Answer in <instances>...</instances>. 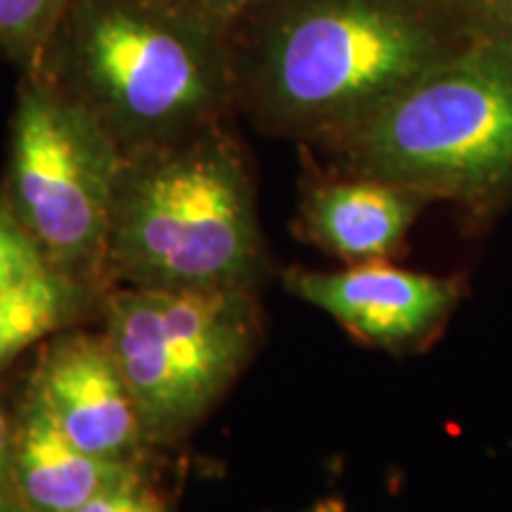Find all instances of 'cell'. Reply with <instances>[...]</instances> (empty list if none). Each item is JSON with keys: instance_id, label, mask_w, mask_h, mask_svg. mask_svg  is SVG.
<instances>
[{"instance_id": "ac0fdd59", "label": "cell", "mask_w": 512, "mask_h": 512, "mask_svg": "<svg viewBox=\"0 0 512 512\" xmlns=\"http://www.w3.org/2000/svg\"><path fill=\"white\" fill-rule=\"evenodd\" d=\"M489 36L494 38V41L505 50V53L512 55V24L494 22V19L489 17Z\"/></svg>"}, {"instance_id": "2e32d148", "label": "cell", "mask_w": 512, "mask_h": 512, "mask_svg": "<svg viewBox=\"0 0 512 512\" xmlns=\"http://www.w3.org/2000/svg\"><path fill=\"white\" fill-rule=\"evenodd\" d=\"M12 465H15V444H12L8 415L0 408V498H3L5 482H8Z\"/></svg>"}, {"instance_id": "3957f363", "label": "cell", "mask_w": 512, "mask_h": 512, "mask_svg": "<svg viewBox=\"0 0 512 512\" xmlns=\"http://www.w3.org/2000/svg\"><path fill=\"white\" fill-rule=\"evenodd\" d=\"M107 259L136 287H242L259 259L254 183L216 121L124 155Z\"/></svg>"}, {"instance_id": "30bf717a", "label": "cell", "mask_w": 512, "mask_h": 512, "mask_svg": "<svg viewBox=\"0 0 512 512\" xmlns=\"http://www.w3.org/2000/svg\"><path fill=\"white\" fill-rule=\"evenodd\" d=\"M15 475L38 512H76L100 491L136 477L128 460L83 451L34 394L15 441Z\"/></svg>"}, {"instance_id": "d6986e66", "label": "cell", "mask_w": 512, "mask_h": 512, "mask_svg": "<svg viewBox=\"0 0 512 512\" xmlns=\"http://www.w3.org/2000/svg\"><path fill=\"white\" fill-rule=\"evenodd\" d=\"M311 512H323V510H311Z\"/></svg>"}, {"instance_id": "9a60e30c", "label": "cell", "mask_w": 512, "mask_h": 512, "mask_svg": "<svg viewBox=\"0 0 512 512\" xmlns=\"http://www.w3.org/2000/svg\"><path fill=\"white\" fill-rule=\"evenodd\" d=\"M166 3L233 34L245 19L266 8L273 0H166Z\"/></svg>"}, {"instance_id": "5bb4252c", "label": "cell", "mask_w": 512, "mask_h": 512, "mask_svg": "<svg viewBox=\"0 0 512 512\" xmlns=\"http://www.w3.org/2000/svg\"><path fill=\"white\" fill-rule=\"evenodd\" d=\"M76 512H164V503L150 489L140 486L138 477L100 491Z\"/></svg>"}, {"instance_id": "6da1fadb", "label": "cell", "mask_w": 512, "mask_h": 512, "mask_svg": "<svg viewBox=\"0 0 512 512\" xmlns=\"http://www.w3.org/2000/svg\"><path fill=\"white\" fill-rule=\"evenodd\" d=\"M240 27L238 83L256 114L332 143L482 43L489 15L477 0H273Z\"/></svg>"}, {"instance_id": "52a82bcc", "label": "cell", "mask_w": 512, "mask_h": 512, "mask_svg": "<svg viewBox=\"0 0 512 512\" xmlns=\"http://www.w3.org/2000/svg\"><path fill=\"white\" fill-rule=\"evenodd\" d=\"M290 290L361 342L384 349L430 339L456 309L460 294L453 280L382 261L354 264L337 273H292Z\"/></svg>"}, {"instance_id": "7c38bea8", "label": "cell", "mask_w": 512, "mask_h": 512, "mask_svg": "<svg viewBox=\"0 0 512 512\" xmlns=\"http://www.w3.org/2000/svg\"><path fill=\"white\" fill-rule=\"evenodd\" d=\"M67 0H0V57L41 76Z\"/></svg>"}, {"instance_id": "277c9868", "label": "cell", "mask_w": 512, "mask_h": 512, "mask_svg": "<svg viewBox=\"0 0 512 512\" xmlns=\"http://www.w3.org/2000/svg\"><path fill=\"white\" fill-rule=\"evenodd\" d=\"M349 171L477 211L512 202V55L491 36L332 140Z\"/></svg>"}, {"instance_id": "5b68a950", "label": "cell", "mask_w": 512, "mask_h": 512, "mask_svg": "<svg viewBox=\"0 0 512 512\" xmlns=\"http://www.w3.org/2000/svg\"><path fill=\"white\" fill-rule=\"evenodd\" d=\"M259 318L245 287H136L107 299V342L145 430L195 422L254 351Z\"/></svg>"}, {"instance_id": "9c48e42d", "label": "cell", "mask_w": 512, "mask_h": 512, "mask_svg": "<svg viewBox=\"0 0 512 512\" xmlns=\"http://www.w3.org/2000/svg\"><path fill=\"white\" fill-rule=\"evenodd\" d=\"M430 197L373 176L318 183L302 207L313 242L351 264L382 261L399 252Z\"/></svg>"}, {"instance_id": "ba28073f", "label": "cell", "mask_w": 512, "mask_h": 512, "mask_svg": "<svg viewBox=\"0 0 512 512\" xmlns=\"http://www.w3.org/2000/svg\"><path fill=\"white\" fill-rule=\"evenodd\" d=\"M31 394L83 451L126 460L138 446L143 418L107 339L76 335L57 342Z\"/></svg>"}, {"instance_id": "7a4b0ae2", "label": "cell", "mask_w": 512, "mask_h": 512, "mask_svg": "<svg viewBox=\"0 0 512 512\" xmlns=\"http://www.w3.org/2000/svg\"><path fill=\"white\" fill-rule=\"evenodd\" d=\"M41 76L124 155L211 124L240 93L233 34L166 0H67Z\"/></svg>"}, {"instance_id": "8fae6325", "label": "cell", "mask_w": 512, "mask_h": 512, "mask_svg": "<svg viewBox=\"0 0 512 512\" xmlns=\"http://www.w3.org/2000/svg\"><path fill=\"white\" fill-rule=\"evenodd\" d=\"M74 309L69 275L55 268L22 283L0 285V368L60 328Z\"/></svg>"}, {"instance_id": "4fadbf2b", "label": "cell", "mask_w": 512, "mask_h": 512, "mask_svg": "<svg viewBox=\"0 0 512 512\" xmlns=\"http://www.w3.org/2000/svg\"><path fill=\"white\" fill-rule=\"evenodd\" d=\"M48 268L53 266L17 219L10 202L0 200V285L22 283L46 273Z\"/></svg>"}, {"instance_id": "e0dca14e", "label": "cell", "mask_w": 512, "mask_h": 512, "mask_svg": "<svg viewBox=\"0 0 512 512\" xmlns=\"http://www.w3.org/2000/svg\"><path fill=\"white\" fill-rule=\"evenodd\" d=\"M494 22L512 24V0H477Z\"/></svg>"}, {"instance_id": "8992f818", "label": "cell", "mask_w": 512, "mask_h": 512, "mask_svg": "<svg viewBox=\"0 0 512 512\" xmlns=\"http://www.w3.org/2000/svg\"><path fill=\"white\" fill-rule=\"evenodd\" d=\"M124 150L88 107L46 76H27L10 136L8 202L64 275L107 259Z\"/></svg>"}]
</instances>
